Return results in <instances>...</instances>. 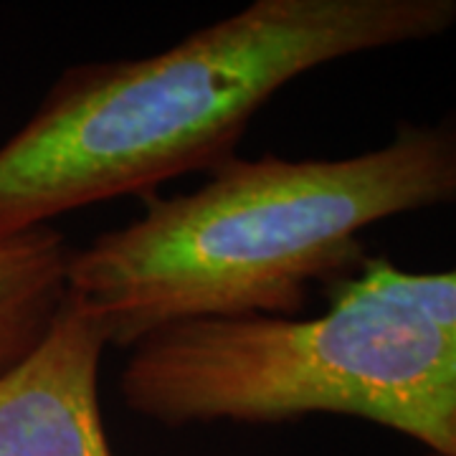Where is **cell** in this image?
Masks as SVG:
<instances>
[{
  "label": "cell",
  "instance_id": "1",
  "mask_svg": "<svg viewBox=\"0 0 456 456\" xmlns=\"http://www.w3.org/2000/svg\"><path fill=\"white\" fill-rule=\"evenodd\" d=\"M454 26L456 0H254L158 53L69 66L0 145V241L213 173L294 79Z\"/></svg>",
  "mask_w": 456,
  "mask_h": 456
},
{
  "label": "cell",
  "instance_id": "4",
  "mask_svg": "<svg viewBox=\"0 0 456 456\" xmlns=\"http://www.w3.org/2000/svg\"><path fill=\"white\" fill-rule=\"evenodd\" d=\"M110 338L66 294L44 338L0 373V456H114L99 406Z\"/></svg>",
  "mask_w": 456,
  "mask_h": 456
},
{
  "label": "cell",
  "instance_id": "5",
  "mask_svg": "<svg viewBox=\"0 0 456 456\" xmlns=\"http://www.w3.org/2000/svg\"><path fill=\"white\" fill-rule=\"evenodd\" d=\"M74 246L53 226L0 241V373L44 338L69 294Z\"/></svg>",
  "mask_w": 456,
  "mask_h": 456
},
{
  "label": "cell",
  "instance_id": "2",
  "mask_svg": "<svg viewBox=\"0 0 456 456\" xmlns=\"http://www.w3.org/2000/svg\"><path fill=\"white\" fill-rule=\"evenodd\" d=\"M102 231L69 261V292L114 347L196 320L297 317L312 284L360 261V233L393 216L456 203V110L401 122L386 145L335 160L231 158L183 196Z\"/></svg>",
  "mask_w": 456,
  "mask_h": 456
},
{
  "label": "cell",
  "instance_id": "3",
  "mask_svg": "<svg viewBox=\"0 0 456 456\" xmlns=\"http://www.w3.org/2000/svg\"><path fill=\"white\" fill-rule=\"evenodd\" d=\"M325 292L327 310L310 317L150 335L119 373L122 403L170 428L347 416L456 456V266L408 272L365 256Z\"/></svg>",
  "mask_w": 456,
  "mask_h": 456
},
{
  "label": "cell",
  "instance_id": "6",
  "mask_svg": "<svg viewBox=\"0 0 456 456\" xmlns=\"http://www.w3.org/2000/svg\"><path fill=\"white\" fill-rule=\"evenodd\" d=\"M426 456H431V454H426Z\"/></svg>",
  "mask_w": 456,
  "mask_h": 456
}]
</instances>
